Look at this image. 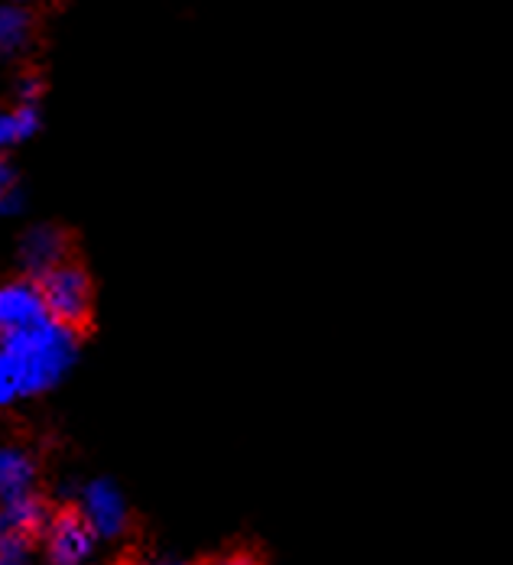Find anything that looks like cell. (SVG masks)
I'll use <instances>...</instances> for the list:
<instances>
[{"label":"cell","instance_id":"obj_6","mask_svg":"<svg viewBox=\"0 0 513 565\" xmlns=\"http://www.w3.org/2000/svg\"><path fill=\"white\" fill-rule=\"evenodd\" d=\"M46 302L40 292V282L17 280L0 286V335L36 326L40 319H46Z\"/></svg>","mask_w":513,"mask_h":565},{"label":"cell","instance_id":"obj_12","mask_svg":"<svg viewBox=\"0 0 513 565\" xmlns=\"http://www.w3.org/2000/svg\"><path fill=\"white\" fill-rule=\"evenodd\" d=\"M17 92H20V105H36V102H40V92H43V88H40V78L26 75V78L20 82V88H17Z\"/></svg>","mask_w":513,"mask_h":565},{"label":"cell","instance_id":"obj_7","mask_svg":"<svg viewBox=\"0 0 513 565\" xmlns=\"http://www.w3.org/2000/svg\"><path fill=\"white\" fill-rule=\"evenodd\" d=\"M20 260H23L26 274L40 280L46 270H53L56 264L65 260V237H62V231L50 225L30 227L23 244H20Z\"/></svg>","mask_w":513,"mask_h":565},{"label":"cell","instance_id":"obj_15","mask_svg":"<svg viewBox=\"0 0 513 565\" xmlns=\"http://www.w3.org/2000/svg\"><path fill=\"white\" fill-rule=\"evenodd\" d=\"M0 565H30L26 553H0Z\"/></svg>","mask_w":513,"mask_h":565},{"label":"cell","instance_id":"obj_17","mask_svg":"<svg viewBox=\"0 0 513 565\" xmlns=\"http://www.w3.org/2000/svg\"><path fill=\"white\" fill-rule=\"evenodd\" d=\"M10 3H23V0H10Z\"/></svg>","mask_w":513,"mask_h":565},{"label":"cell","instance_id":"obj_3","mask_svg":"<svg viewBox=\"0 0 513 565\" xmlns=\"http://www.w3.org/2000/svg\"><path fill=\"white\" fill-rule=\"evenodd\" d=\"M36 282H40L46 312L56 322L78 326L88 316V309H92V282L85 277V270H78V267L62 260L53 270H46Z\"/></svg>","mask_w":513,"mask_h":565},{"label":"cell","instance_id":"obj_9","mask_svg":"<svg viewBox=\"0 0 513 565\" xmlns=\"http://www.w3.org/2000/svg\"><path fill=\"white\" fill-rule=\"evenodd\" d=\"M40 130V114L36 105H20L13 111L0 114V150H10L23 140H30Z\"/></svg>","mask_w":513,"mask_h":565},{"label":"cell","instance_id":"obj_11","mask_svg":"<svg viewBox=\"0 0 513 565\" xmlns=\"http://www.w3.org/2000/svg\"><path fill=\"white\" fill-rule=\"evenodd\" d=\"M202 565H267L257 553H247V550H237V553H225V556H215V559H205Z\"/></svg>","mask_w":513,"mask_h":565},{"label":"cell","instance_id":"obj_14","mask_svg":"<svg viewBox=\"0 0 513 565\" xmlns=\"http://www.w3.org/2000/svg\"><path fill=\"white\" fill-rule=\"evenodd\" d=\"M23 209V195H20V189H13L10 195H3L0 199V215H17Z\"/></svg>","mask_w":513,"mask_h":565},{"label":"cell","instance_id":"obj_2","mask_svg":"<svg viewBox=\"0 0 513 565\" xmlns=\"http://www.w3.org/2000/svg\"><path fill=\"white\" fill-rule=\"evenodd\" d=\"M98 533L92 530L82 508H62L50 513V523L43 530L46 563L50 565H85L95 553Z\"/></svg>","mask_w":513,"mask_h":565},{"label":"cell","instance_id":"obj_1","mask_svg":"<svg viewBox=\"0 0 513 565\" xmlns=\"http://www.w3.org/2000/svg\"><path fill=\"white\" fill-rule=\"evenodd\" d=\"M75 361V332L53 316L0 335V409L17 399L46 394Z\"/></svg>","mask_w":513,"mask_h":565},{"label":"cell","instance_id":"obj_8","mask_svg":"<svg viewBox=\"0 0 513 565\" xmlns=\"http://www.w3.org/2000/svg\"><path fill=\"white\" fill-rule=\"evenodd\" d=\"M36 458L20 446H0V501H13L33 494L36 484Z\"/></svg>","mask_w":513,"mask_h":565},{"label":"cell","instance_id":"obj_10","mask_svg":"<svg viewBox=\"0 0 513 565\" xmlns=\"http://www.w3.org/2000/svg\"><path fill=\"white\" fill-rule=\"evenodd\" d=\"M30 17L26 10L13 7V3H3L0 7V53H13L20 50L26 40H30Z\"/></svg>","mask_w":513,"mask_h":565},{"label":"cell","instance_id":"obj_4","mask_svg":"<svg viewBox=\"0 0 513 565\" xmlns=\"http://www.w3.org/2000/svg\"><path fill=\"white\" fill-rule=\"evenodd\" d=\"M46 501L36 494H23L13 501H0V553H33L36 543H43V530L50 523Z\"/></svg>","mask_w":513,"mask_h":565},{"label":"cell","instance_id":"obj_16","mask_svg":"<svg viewBox=\"0 0 513 565\" xmlns=\"http://www.w3.org/2000/svg\"><path fill=\"white\" fill-rule=\"evenodd\" d=\"M117 565H185V563H175V559H127V563H117Z\"/></svg>","mask_w":513,"mask_h":565},{"label":"cell","instance_id":"obj_13","mask_svg":"<svg viewBox=\"0 0 513 565\" xmlns=\"http://www.w3.org/2000/svg\"><path fill=\"white\" fill-rule=\"evenodd\" d=\"M13 189H17V172H13L10 163H3V160H0V199H3V195H10Z\"/></svg>","mask_w":513,"mask_h":565},{"label":"cell","instance_id":"obj_5","mask_svg":"<svg viewBox=\"0 0 513 565\" xmlns=\"http://www.w3.org/2000/svg\"><path fill=\"white\" fill-rule=\"evenodd\" d=\"M78 508L88 516L92 530L98 533V540H117L127 530V504L124 494L115 488V481H88L78 494Z\"/></svg>","mask_w":513,"mask_h":565}]
</instances>
